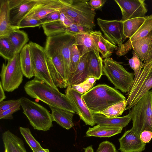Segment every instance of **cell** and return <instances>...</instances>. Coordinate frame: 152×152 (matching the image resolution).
<instances>
[{
    "label": "cell",
    "mask_w": 152,
    "mask_h": 152,
    "mask_svg": "<svg viewBox=\"0 0 152 152\" xmlns=\"http://www.w3.org/2000/svg\"><path fill=\"white\" fill-rule=\"evenodd\" d=\"M75 43L73 35L66 32L47 37L45 50L56 51L61 56L63 63L67 83L69 86L71 74L70 58L71 49Z\"/></svg>",
    "instance_id": "52a82bcc"
},
{
    "label": "cell",
    "mask_w": 152,
    "mask_h": 152,
    "mask_svg": "<svg viewBox=\"0 0 152 152\" xmlns=\"http://www.w3.org/2000/svg\"><path fill=\"white\" fill-rule=\"evenodd\" d=\"M132 121L131 129L140 137L147 130L152 132V91L147 92L132 108L129 113Z\"/></svg>",
    "instance_id": "277c9868"
},
{
    "label": "cell",
    "mask_w": 152,
    "mask_h": 152,
    "mask_svg": "<svg viewBox=\"0 0 152 152\" xmlns=\"http://www.w3.org/2000/svg\"><path fill=\"white\" fill-rule=\"evenodd\" d=\"M17 29L11 24L8 0H0V37L6 36Z\"/></svg>",
    "instance_id": "7402d4cb"
},
{
    "label": "cell",
    "mask_w": 152,
    "mask_h": 152,
    "mask_svg": "<svg viewBox=\"0 0 152 152\" xmlns=\"http://www.w3.org/2000/svg\"><path fill=\"white\" fill-rule=\"evenodd\" d=\"M89 54V52H88L81 56L76 69L71 76L69 86L79 84L89 77L87 70V64Z\"/></svg>",
    "instance_id": "d4e9b609"
},
{
    "label": "cell",
    "mask_w": 152,
    "mask_h": 152,
    "mask_svg": "<svg viewBox=\"0 0 152 152\" xmlns=\"http://www.w3.org/2000/svg\"><path fill=\"white\" fill-rule=\"evenodd\" d=\"M105 0H91L88 3L90 6L95 10L101 9L106 2Z\"/></svg>",
    "instance_id": "f6af8a7d"
},
{
    "label": "cell",
    "mask_w": 152,
    "mask_h": 152,
    "mask_svg": "<svg viewBox=\"0 0 152 152\" xmlns=\"http://www.w3.org/2000/svg\"><path fill=\"white\" fill-rule=\"evenodd\" d=\"M59 20L66 27L75 23L72 19L70 17L61 12Z\"/></svg>",
    "instance_id": "7dc6e473"
},
{
    "label": "cell",
    "mask_w": 152,
    "mask_h": 152,
    "mask_svg": "<svg viewBox=\"0 0 152 152\" xmlns=\"http://www.w3.org/2000/svg\"><path fill=\"white\" fill-rule=\"evenodd\" d=\"M126 106V100L114 104L98 113L109 118L117 117L122 114Z\"/></svg>",
    "instance_id": "836d02e7"
},
{
    "label": "cell",
    "mask_w": 152,
    "mask_h": 152,
    "mask_svg": "<svg viewBox=\"0 0 152 152\" xmlns=\"http://www.w3.org/2000/svg\"><path fill=\"white\" fill-rule=\"evenodd\" d=\"M0 114L14 107L20 103L19 99L3 101L0 102Z\"/></svg>",
    "instance_id": "7bdbcfd3"
},
{
    "label": "cell",
    "mask_w": 152,
    "mask_h": 152,
    "mask_svg": "<svg viewBox=\"0 0 152 152\" xmlns=\"http://www.w3.org/2000/svg\"><path fill=\"white\" fill-rule=\"evenodd\" d=\"M62 6L60 0H37L34 6L26 16L41 20L51 12L60 11Z\"/></svg>",
    "instance_id": "d6986e66"
},
{
    "label": "cell",
    "mask_w": 152,
    "mask_h": 152,
    "mask_svg": "<svg viewBox=\"0 0 152 152\" xmlns=\"http://www.w3.org/2000/svg\"><path fill=\"white\" fill-rule=\"evenodd\" d=\"M123 129L97 124L93 127H89L86 133V136L87 137H109L120 133Z\"/></svg>",
    "instance_id": "4316f807"
},
{
    "label": "cell",
    "mask_w": 152,
    "mask_h": 152,
    "mask_svg": "<svg viewBox=\"0 0 152 152\" xmlns=\"http://www.w3.org/2000/svg\"><path fill=\"white\" fill-rule=\"evenodd\" d=\"M103 75H105L116 88L127 93L132 86L134 73L127 71L119 62L108 57L103 60Z\"/></svg>",
    "instance_id": "ba28073f"
},
{
    "label": "cell",
    "mask_w": 152,
    "mask_h": 152,
    "mask_svg": "<svg viewBox=\"0 0 152 152\" xmlns=\"http://www.w3.org/2000/svg\"><path fill=\"white\" fill-rule=\"evenodd\" d=\"M122 15L120 20L124 22L137 18H145L148 10L144 0H115Z\"/></svg>",
    "instance_id": "4fadbf2b"
},
{
    "label": "cell",
    "mask_w": 152,
    "mask_h": 152,
    "mask_svg": "<svg viewBox=\"0 0 152 152\" xmlns=\"http://www.w3.org/2000/svg\"><path fill=\"white\" fill-rule=\"evenodd\" d=\"M118 140L121 152H142L145 149L146 143L131 129L125 131Z\"/></svg>",
    "instance_id": "ac0fdd59"
},
{
    "label": "cell",
    "mask_w": 152,
    "mask_h": 152,
    "mask_svg": "<svg viewBox=\"0 0 152 152\" xmlns=\"http://www.w3.org/2000/svg\"><path fill=\"white\" fill-rule=\"evenodd\" d=\"M96 80L94 77L89 76L83 83L71 87L73 89L83 94L92 88Z\"/></svg>",
    "instance_id": "8d00e7d4"
},
{
    "label": "cell",
    "mask_w": 152,
    "mask_h": 152,
    "mask_svg": "<svg viewBox=\"0 0 152 152\" xmlns=\"http://www.w3.org/2000/svg\"><path fill=\"white\" fill-rule=\"evenodd\" d=\"M81 57V54L77 46L75 43L73 45L71 49L70 58V70L71 77L77 67Z\"/></svg>",
    "instance_id": "d590c367"
},
{
    "label": "cell",
    "mask_w": 152,
    "mask_h": 152,
    "mask_svg": "<svg viewBox=\"0 0 152 152\" xmlns=\"http://www.w3.org/2000/svg\"><path fill=\"white\" fill-rule=\"evenodd\" d=\"M11 25L18 28L22 20L32 9L37 0H8Z\"/></svg>",
    "instance_id": "9a60e30c"
},
{
    "label": "cell",
    "mask_w": 152,
    "mask_h": 152,
    "mask_svg": "<svg viewBox=\"0 0 152 152\" xmlns=\"http://www.w3.org/2000/svg\"><path fill=\"white\" fill-rule=\"evenodd\" d=\"M132 49L143 63L152 61V30L143 38L132 42L118 56L126 54Z\"/></svg>",
    "instance_id": "5bb4252c"
},
{
    "label": "cell",
    "mask_w": 152,
    "mask_h": 152,
    "mask_svg": "<svg viewBox=\"0 0 152 152\" xmlns=\"http://www.w3.org/2000/svg\"><path fill=\"white\" fill-rule=\"evenodd\" d=\"M42 25L41 20L34 17L26 16L21 22L19 28L34 27Z\"/></svg>",
    "instance_id": "74e56055"
},
{
    "label": "cell",
    "mask_w": 152,
    "mask_h": 152,
    "mask_svg": "<svg viewBox=\"0 0 152 152\" xmlns=\"http://www.w3.org/2000/svg\"><path fill=\"white\" fill-rule=\"evenodd\" d=\"M92 117L95 124L122 128L127 126L131 120L129 113L121 117L109 118L97 113L92 114Z\"/></svg>",
    "instance_id": "ffe728a7"
},
{
    "label": "cell",
    "mask_w": 152,
    "mask_h": 152,
    "mask_svg": "<svg viewBox=\"0 0 152 152\" xmlns=\"http://www.w3.org/2000/svg\"><path fill=\"white\" fill-rule=\"evenodd\" d=\"M98 31L91 30L87 33L73 35L75 39V44L80 52L81 56L93 51L98 58L101 57L98 48Z\"/></svg>",
    "instance_id": "e0dca14e"
},
{
    "label": "cell",
    "mask_w": 152,
    "mask_h": 152,
    "mask_svg": "<svg viewBox=\"0 0 152 152\" xmlns=\"http://www.w3.org/2000/svg\"><path fill=\"white\" fill-rule=\"evenodd\" d=\"M51 110V115L53 121L63 128L69 130L73 127V121L74 113L61 108L49 106Z\"/></svg>",
    "instance_id": "603a6c76"
},
{
    "label": "cell",
    "mask_w": 152,
    "mask_h": 152,
    "mask_svg": "<svg viewBox=\"0 0 152 152\" xmlns=\"http://www.w3.org/2000/svg\"><path fill=\"white\" fill-rule=\"evenodd\" d=\"M16 53L10 40L6 37H0V55L8 61L13 59Z\"/></svg>",
    "instance_id": "d6a6232c"
},
{
    "label": "cell",
    "mask_w": 152,
    "mask_h": 152,
    "mask_svg": "<svg viewBox=\"0 0 152 152\" xmlns=\"http://www.w3.org/2000/svg\"><path fill=\"white\" fill-rule=\"evenodd\" d=\"M98 46L99 52L101 54L102 59L110 57L118 47L106 39L99 31H98Z\"/></svg>",
    "instance_id": "f546056e"
},
{
    "label": "cell",
    "mask_w": 152,
    "mask_h": 152,
    "mask_svg": "<svg viewBox=\"0 0 152 152\" xmlns=\"http://www.w3.org/2000/svg\"><path fill=\"white\" fill-rule=\"evenodd\" d=\"M85 152H94V150L91 145L83 148Z\"/></svg>",
    "instance_id": "681fc988"
},
{
    "label": "cell",
    "mask_w": 152,
    "mask_h": 152,
    "mask_svg": "<svg viewBox=\"0 0 152 152\" xmlns=\"http://www.w3.org/2000/svg\"><path fill=\"white\" fill-rule=\"evenodd\" d=\"M19 129L20 133L33 152H36L43 148L39 143L34 137L29 128L20 127Z\"/></svg>",
    "instance_id": "e575fe53"
},
{
    "label": "cell",
    "mask_w": 152,
    "mask_h": 152,
    "mask_svg": "<svg viewBox=\"0 0 152 152\" xmlns=\"http://www.w3.org/2000/svg\"><path fill=\"white\" fill-rule=\"evenodd\" d=\"M132 53L133 56L129 60V63L130 67L134 70L135 75L142 68L144 64L133 50Z\"/></svg>",
    "instance_id": "ab89813d"
},
{
    "label": "cell",
    "mask_w": 152,
    "mask_h": 152,
    "mask_svg": "<svg viewBox=\"0 0 152 152\" xmlns=\"http://www.w3.org/2000/svg\"><path fill=\"white\" fill-rule=\"evenodd\" d=\"M36 152H50L49 150L48 149H42L37 151Z\"/></svg>",
    "instance_id": "f907efd6"
},
{
    "label": "cell",
    "mask_w": 152,
    "mask_h": 152,
    "mask_svg": "<svg viewBox=\"0 0 152 152\" xmlns=\"http://www.w3.org/2000/svg\"><path fill=\"white\" fill-rule=\"evenodd\" d=\"M4 152H27L22 140L9 130L2 134Z\"/></svg>",
    "instance_id": "44dd1931"
},
{
    "label": "cell",
    "mask_w": 152,
    "mask_h": 152,
    "mask_svg": "<svg viewBox=\"0 0 152 152\" xmlns=\"http://www.w3.org/2000/svg\"><path fill=\"white\" fill-rule=\"evenodd\" d=\"M62 6L60 11L72 18L75 23L91 30L95 28V10L88 0H60Z\"/></svg>",
    "instance_id": "3957f363"
},
{
    "label": "cell",
    "mask_w": 152,
    "mask_h": 152,
    "mask_svg": "<svg viewBox=\"0 0 152 152\" xmlns=\"http://www.w3.org/2000/svg\"><path fill=\"white\" fill-rule=\"evenodd\" d=\"M82 98L92 114L102 112L126 98L115 88L105 84L98 85L83 94Z\"/></svg>",
    "instance_id": "7a4b0ae2"
},
{
    "label": "cell",
    "mask_w": 152,
    "mask_h": 152,
    "mask_svg": "<svg viewBox=\"0 0 152 152\" xmlns=\"http://www.w3.org/2000/svg\"><path fill=\"white\" fill-rule=\"evenodd\" d=\"M87 70L89 76L99 80L103 75V60L98 58L92 51L89 52L87 64Z\"/></svg>",
    "instance_id": "484cf974"
},
{
    "label": "cell",
    "mask_w": 152,
    "mask_h": 152,
    "mask_svg": "<svg viewBox=\"0 0 152 152\" xmlns=\"http://www.w3.org/2000/svg\"><path fill=\"white\" fill-rule=\"evenodd\" d=\"M23 73L20 64V53L12 59L8 61L6 65L3 63L0 76L4 90L11 92L19 87L23 80Z\"/></svg>",
    "instance_id": "30bf717a"
},
{
    "label": "cell",
    "mask_w": 152,
    "mask_h": 152,
    "mask_svg": "<svg viewBox=\"0 0 152 152\" xmlns=\"http://www.w3.org/2000/svg\"><path fill=\"white\" fill-rule=\"evenodd\" d=\"M65 94L70 100L77 111V114L86 125H94L92 114L87 106L80 93L68 86L65 91Z\"/></svg>",
    "instance_id": "2e32d148"
},
{
    "label": "cell",
    "mask_w": 152,
    "mask_h": 152,
    "mask_svg": "<svg viewBox=\"0 0 152 152\" xmlns=\"http://www.w3.org/2000/svg\"><path fill=\"white\" fill-rule=\"evenodd\" d=\"M20 60L21 68L23 75L29 79L34 76L28 44H26L23 47L20 53Z\"/></svg>",
    "instance_id": "83f0119b"
},
{
    "label": "cell",
    "mask_w": 152,
    "mask_h": 152,
    "mask_svg": "<svg viewBox=\"0 0 152 152\" xmlns=\"http://www.w3.org/2000/svg\"><path fill=\"white\" fill-rule=\"evenodd\" d=\"M6 37L9 39L17 53H19L29 40L27 33L19 29L14 30Z\"/></svg>",
    "instance_id": "f1b7e54d"
},
{
    "label": "cell",
    "mask_w": 152,
    "mask_h": 152,
    "mask_svg": "<svg viewBox=\"0 0 152 152\" xmlns=\"http://www.w3.org/2000/svg\"><path fill=\"white\" fill-rule=\"evenodd\" d=\"M60 15L61 12L59 11H54L49 13L41 20L42 25L59 20Z\"/></svg>",
    "instance_id": "ee69618b"
},
{
    "label": "cell",
    "mask_w": 152,
    "mask_h": 152,
    "mask_svg": "<svg viewBox=\"0 0 152 152\" xmlns=\"http://www.w3.org/2000/svg\"><path fill=\"white\" fill-rule=\"evenodd\" d=\"M152 138V132L145 130L140 134V138L141 140L145 143H148Z\"/></svg>",
    "instance_id": "bcb514c9"
},
{
    "label": "cell",
    "mask_w": 152,
    "mask_h": 152,
    "mask_svg": "<svg viewBox=\"0 0 152 152\" xmlns=\"http://www.w3.org/2000/svg\"><path fill=\"white\" fill-rule=\"evenodd\" d=\"M45 34L47 37L66 32V26L60 20L42 25Z\"/></svg>",
    "instance_id": "1f68e13d"
},
{
    "label": "cell",
    "mask_w": 152,
    "mask_h": 152,
    "mask_svg": "<svg viewBox=\"0 0 152 152\" xmlns=\"http://www.w3.org/2000/svg\"><path fill=\"white\" fill-rule=\"evenodd\" d=\"M91 30L77 23L72 24L65 28L66 32L74 35L77 34L87 33Z\"/></svg>",
    "instance_id": "f35d334b"
},
{
    "label": "cell",
    "mask_w": 152,
    "mask_h": 152,
    "mask_svg": "<svg viewBox=\"0 0 152 152\" xmlns=\"http://www.w3.org/2000/svg\"><path fill=\"white\" fill-rule=\"evenodd\" d=\"M145 20V18H137L123 22L124 34L126 38H131L140 28Z\"/></svg>",
    "instance_id": "4dcf8cb0"
},
{
    "label": "cell",
    "mask_w": 152,
    "mask_h": 152,
    "mask_svg": "<svg viewBox=\"0 0 152 152\" xmlns=\"http://www.w3.org/2000/svg\"><path fill=\"white\" fill-rule=\"evenodd\" d=\"M28 44L34 76L58 89L54 83L48 71L47 62L48 58L45 48L32 42H30Z\"/></svg>",
    "instance_id": "9c48e42d"
},
{
    "label": "cell",
    "mask_w": 152,
    "mask_h": 152,
    "mask_svg": "<svg viewBox=\"0 0 152 152\" xmlns=\"http://www.w3.org/2000/svg\"><path fill=\"white\" fill-rule=\"evenodd\" d=\"M142 68L134 75L128 92L125 110H129L152 88V61L143 63Z\"/></svg>",
    "instance_id": "8992f818"
},
{
    "label": "cell",
    "mask_w": 152,
    "mask_h": 152,
    "mask_svg": "<svg viewBox=\"0 0 152 152\" xmlns=\"http://www.w3.org/2000/svg\"><path fill=\"white\" fill-rule=\"evenodd\" d=\"M21 104L20 103L14 107L0 114V119H12V114L20 109Z\"/></svg>",
    "instance_id": "b9f144b4"
},
{
    "label": "cell",
    "mask_w": 152,
    "mask_h": 152,
    "mask_svg": "<svg viewBox=\"0 0 152 152\" xmlns=\"http://www.w3.org/2000/svg\"><path fill=\"white\" fill-rule=\"evenodd\" d=\"M4 90L1 83L0 81V102L3 101L6 98Z\"/></svg>",
    "instance_id": "c3c4849f"
},
{
    "label": "cell",
    "mask_w": 152,
    "mask_h": 152,
    "mask_svg": "<svg viewBox=\"0 0 152 152\" xmlns=\"http://www.w3.org/2000/svg\"><path fill=\"white\" fill-rule=\"evenodd\" d=\"M96 152H117L114 145L108 141H103L99 145Z\"/></svg>",
    "instance_id": "60d3db41"
},
{
    "label": "cell",
    "mask_w": 152,
    "mask_h": 152,
    "mask_svg": "<svg viewBox=\"0 0 152 152\" xmlns=\"http://www.w3.org/2000/svg\"><path fill=\"white\" fill-rule=\"evenodd\" d=\"M23 113L34 129L47 131L53 126L51 114L45 108L28 98L19 99Z\"/></svg>",
    "instance_id": "5b68a950"
},
{
    "label": "cell",
    "mask_w": 152,
    "mask_h": 152,
    "mask_svg": "<svg viewBox=\"0 0 152 152\" xmlns=\"http://www.w3.org/2000/svg\"><path fill=\"white\" fill-rule=\"evenodd\" d=\"M48 71L56 87L60 88L68 86L64 68L61 57L56 51H45Z\"/></svg>",
    "instance_id": "8fae6325"
},
{
    "label": "cell",
    "mask_w": 152,
    "mask_h": 152,
    "mask_svg": "<svg viewBox=\"0 0 152 152\" xmlns=\"http://www.w3.org/2000/svg\"><path fill=\"white\" fill-rule=\"evenodd\" d=\"M97 21L104 37L113 45L119 46L126 39L124 34L123 22L121 20H106L97 18Z\"/></svg>",
    "instance_id": "7c38bea8"
},
{
    "label": "cell",
    "mask_w": 152,
    "mask_h": 152,
    "mask_svg": "<svg viewBox=\"0 0 152 152\" xmlns=\"http://www.w3.org/2000/svg\"><path fill=\"white\" fill-rule=\"evenodd\" d=\"M24 90L30 97L41 101L48 106L77 113V111L66 94L35 77L26 83Z\"/></svg>",
    "instance_id": "6da1fadb"
},
{
    "label": "cell",
    "mask_w": 152,
    "mask_h": 152,
    "mask_svg": "<svg viewBox=\"0 0 152 152\" xmlns=\"http://www.w3.org/2000/svg\"><path fill=\"white\" fill-rule=\"evenodd\" d=\"M145 20L138 30L124 43L118 46L115 50L116 54L118 55L132 42L146 36L152 30V14L146 16Z\"/></svg>",
    "instance_id": "cb8c5ba5"
}]
</instances>
